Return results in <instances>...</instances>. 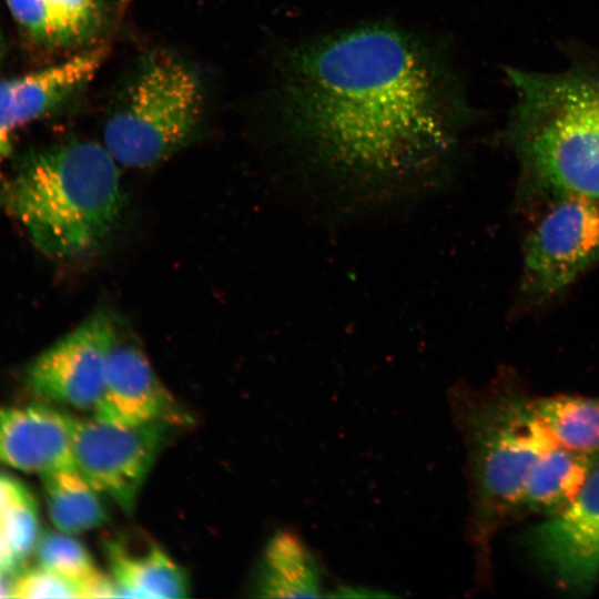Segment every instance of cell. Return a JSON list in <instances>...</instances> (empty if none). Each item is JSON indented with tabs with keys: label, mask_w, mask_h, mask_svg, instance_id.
<instances>
[{
	"label": "cell",
	"mask_w": 599,
	"mask_h": 599,
	"mask_svg": "<svg viewBox=\"0 0 599 599\" xmlns=\"http://www.w3.org/2000/svg\"><path fill=\"white\" fill-rule=\"evenodd\" d=\"M253 590L263 598L326 596L321 565L302 539L286 530L276 532L266 544Z\"/></svg>",
	"instance_id": "15"
},
{
	"label": "cell",
	"mask_w": 599,
	"mask_h": 599,
	"mask_svg": "<svg viewBox=\"0 0 599 599\" xmlns=\"http://www.w3.org/2000/svg\"><path fill=\"white\" fill-rule=\"evenodd\" d=\"M4 52H6V43H4L3 34L0 30V63L2 59L4 58Z\"/></svg>",
	"instance_id": "24"
},
{
	"label": "cell",
	"mask_w": 599,
	"mask_h": 599,
	"mask_svg": "<svg viewBox=\"0 0 599 599\" xmlns=\"http://www.w3.org/2000/svg\"><path fill=\"white\" fill-rule=\"evenodd\" d=\"M74 467L125 514L135 509L141 489L175 425L155 422L118 425L69 414Z\"/></svg>",
	"instance_id": "6"
},
{
	"label": "cell",
	"mask_w": 599,
	"mask_h": 599,
	"mask_svg": "<svg viewBox=\"0 0 599 599\" xmlns=\"http://www.w3.org/2000/svg\"><path fill=\"white\" fill-rule=\"evenodd\" d=\"M118 597L185 598L190 592L186 572L170 555L154 544L133 548L115 538L104 545Z\"/></svg>",
	"instance_id": "13"
},
{
	"label": "cell",
	"mask_w": 599,
	"mask_h": 599,
	"mask_svg": "<svg viewBox=\"0 0 599 599\" xmlns=\"http://www.w3.org/2000/svg\"><path fill=\"white\" fill-rule=\"evenodd\" d=\"M598 463L599 458L559 445L544 451L528 475L522 512L545 518L560 514L578 497Z\"/></svg>",
	"instance_id": "16"
},
{
	"label": "cell",
	"mask_w": 599,
	"mask_h": 599,
	"mask_svg": "<svg viewBox=\"0 0 599 599\" xmlns=\"http://www.w3.org/2000/svg\"><path fill=\"white\" fill-rule=\"evenodd\" d=\"M203 110L196 71L164 50L148 54L103 126V145L120 166L145 169L181 149Z\"/></svg>",
	"instance_id": "5"
},
{
	"label": "cell",
	"mask_w": 599,
	"mask_h": 599,
	"mask_svg": "<svg viewBox=\"0 0 599 599\" xmlns=\"http://www.w3.org/2000/svg\"><path fill=\"white\" fill-rule=\"evenodd\" d=\"M598 261L599 203L561 194L528 236L525 282L535 294L550 296Z\"/></svg>",
	"instance_id": "8"
},
{
	"label": "cell",
	"mask_w": 599,
	"mask_h": 599,
	"mask_svg": "<svg viewBox=\"0 0 599 599\" xmlns=\"http://www.w3.org/2000/svg\"><path fill=\"white\" fill-rule=\"evenodd\" d=\"M516 93L511 132L540 182L599 203V71L509 70Z\"/></svg>",
	"instance_id": "4"
},
{
	"label": "cell",
	"mask_w": 599,
	"mask_h": 599,
	"mask_svg": "<svg viewBox=\"0 0 599 599\" xmlns=\"http://www.w3.org/2000/svg\"><path fill=\"white\" fill-rule=\"evenodd\" d=\"M50 519L57 530L75 535L109 521L101 493L75 468L41 475Z\"/></svg>",
	"instance_id": "17"
},
{
	"label": "cell",
	"mask_w": 599,
	"mask_h": 599,
	"mask_svg": "<svg viewBox=\"0 0 599 599\" xmlns=\"http://www.w3.org/2000/svg\"><path fill=\"white\" fill-rule=\"evenodd\" d=\"M105 57L106 48L97 47L47 68L0 80V162L11 153L14 134L55 110L97 73Z\"/></svg>",
	"instance_id": "11"
},
{
	"label": "cell",
	"mask_w": 599,
	"mask_h": 599,
	"mask_svg": "<svg viewBox=\"0 0 599 599\" xmlns=\"http://www.w3.org/2000/svg\"><path fill=\"white\" fill-rule=\"evenodd\" d=\"M22 569V565L13 556L0 530V577H16Z\"/></svg>",
	"instance_id": "22"
},
{
	"label": "cell",
	"mask_w": 599,
	"mask_h": 599,
	"mask_svg": "<svg viewBox=\"0 0 599 599\" xmlns=\"http://www.w3.org/2000/svg\"><path fill=\"white\" fill-rule=\"evenodd\" d=\"M524 541L562 591L583 595L599 582V463L573 502L528 529Z\"/></svg>",
	"instance_id": "9"
},
{
	"label": "cell",
	"mask_w": 599,
	"mask_h": 599,
	"mask_svg": "<svg viewBox=\"0 0 599 599\" xmlns=\"http://www.w3.org/2000/svg\"><path fill=\"white\" fill-rule=\"evenodd\" d=\"M22 33L34 44L64 49L84 44L101 21L100 0H4Z\"/></svg>",
	"instance_id": "14"
},
{
	"label": "cell",
	"mask_w": 599,
	"mask_h": 599,
	"mask_svg": "<svg viewBox=\"0 0 599 599\" xmlns=\"http://www.w3.org/2000/svg\"><path fill=\"white\" fill-rule=\"evenodd\" d=\"M0 530L16 559L23 566L41 534L37 500L22 484L0 511Z\"/></svg>",
	"instance_id": "20"
},
{
	"label": "cell",
	"mask_w": 599,
	"mask_h": 599,
	"mask_svg": "<svg viewBox=\"0 0 599 599\" xmlns=\"http://www.w3.org/2000/svg\"><path fill=\"white\" fill-rule=\"evenodd\" d=\"M118 335L109 313H93L28 365L27 387L45 402L93 413L102 393L108 354Z\"/></svg>",
	"instance_id": "7"
},
{
	"label": "cell",
	"mask_w": 599,
	"mask_h": 599,
	"mask_svg": "<svg viewBox=\"0 0 599 599\" xmlns=\"http://www.w3.org/2000/svg\"><path fill=\"white\" fill-rule=\"evenodd\" d=\"M0 464L39 475L74 467L69 414L42 404L0 408Z\"/></svg>",
	"instance_id": "12"
},
{
	"label": "cell",
	"mask_w": 599,
	"mask_h": 599,
	"mask_svg": "<svg viewBox=\"0 0 599 599\" xmlns=\"http://www.w3.org/2000/svg\"><path fill=\"white\" fill-rule=\"evenodd\" d=\"M22 483L0 473V511L21 487Z\"/></svg>",
	"instance_id": "23"
},
{
	"label": "cell",
	"mask_w": 599,
	"mask_h": 599,
	"mask_svg": "<svg viewBox=\"0 0 599 599\" xmlns=\"http://www.w3.org/2000/svg\"><path fill=\"white\" fill-rule=\"evenodd\" d=\"M119 163L102 143L63 141L23 155L0 181V210L49 258L69 262L99 251L124 206Z\"/></svg>",
	"instance_id": "2"
},
{
	"label": "cell",
	"mask_w": 599,
	"mask_h": 599,
	"mask_svg": "<svg viewBox=\"0 0 599 599\" xmlns=\"http://www.w3.org/2000/svg\"><path fill=\"white\" fill-rule=\"evenodd\" d=\"M92 416L126 426L155 422L183 426L191 422L144 352L121 341L120 335L109 351L102 393Z\"/></svg>",
	"instance_id": "10"
},
{
	"label": "cell",
	"mask_w": 599,
	"mask_h": 599,
	"mask_svg": "<svg viewBox=\"0 0 599 599\" xmlns=\"http://www.w3.org/2000/svg\"><path fill=\"white\" fill-rule=\"evenodd\" d=\"M535 409L557 445L599 458V397H535Z\"/></svg>",
	"instance_id": "18"
},
{
	"label": "cell",
	"mask_w": 599,
	"mask_h": 599,
	"mask_svg": "<svg viewBox=\"0 0 599 599\" xmlns=\"http://www.w3.org/2000/svg\"><path fill=\"white\" fill-rule=\"evenodd\" d=\"M280 110L312 151L352 167L392 170L446 152L466 118L456 78L418 35L365 24L296 48Z\"/></svg>",
	"instance_id": "1"
},
{
	"label": "cell",
	"mask_w": 599,
	"mask_h": 599,
	"mask_svg": "<svg viewBox=\"0 0 599 599\" xmlns=\"http://www.w3.org/2000/svg\"><path fill=\"white\" fill-rule=\"evenodd\" d=\"M9 597L13 598H85L83 587L57 572L38 566L22 569L11 583Z\"/></svg>",
	"instance_id": "21"
},
{
	"label": "cell",
	"mask_w": 599,
	"mask_h": 599,
	"mask_svg": "<svg viewBox=\"0 0 599 599\" xmlns=\"http://www.w3.org/2000/svg\"><path fill=\"white\" fill-rule=\"evenodd\" d=\"M34 556L39 566L80 583L85 598L118 597L111 577L99 570L88 548L71 534L42 530Z\"/></svg>",
	"instance_id": "19"
},
{
	"label": "cell",
	"mask_w": 599,
	"mask_h": 599,
	"mask_svg": "<svg viewBox=\"0 0 599 599\" xmlns=\"http://www.w3.org/2000/svg\"><path fill=\"white\" fill-rule=\"evenodd\" d=\"M449 402L466 451L468 538L477 581L486 585L494 537L522 512L528 475L538 457L557 444L536 413L535 397L510 378L479 388L458 385Z\"/></svg>",
	"instance_id": "3"
}]
</instances>
